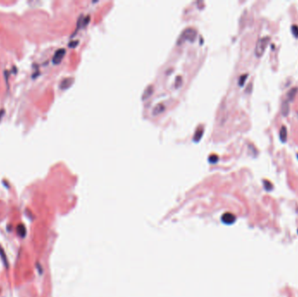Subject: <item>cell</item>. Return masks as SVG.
I'll return each instance as SVG.
<instances>
[{
    "label": "cell",
    "instance_id": "cell-1",
    "mask_svg": "<svg viewBox=\"0 0 298 297\" xmlns=\"http://www.w3.org/2000/svg\"><path fill=\"white\" fill-rule=\"evenodd\" d=\"M197 38V31L194 28L188 27L186 30L182 31L181 34L179 39H178V44H181V42H184L186 40H188L190 42H194Z\"/></svg>",
    "mask_w": 298,
    "mask_h": 297
},
{
    "label": "cell",
    "instance_id": "cell-2",
    "mask_svg": "<svg viewBox=\"0 0 298 297\" xmlns=\"http://www.w3.org/2000/svg\"><path fill=\"white\" fill-rule=\"evenodd\" d=\"M270 40V38L269 37H263L262 38H260L257 43H256V46H255V55L256 57L258 58H261L262 56V54L264 53L265 51V49H266L267 46L268 45V42Z\"/></svg>",
    "mask_w": 298,
    "mask_h": 297
},
{
    "label": "cell",
    "instance_id": "cell-3",
    "mask_svg": "<svg viewBox=\"0 0 298 297\" xmlns=\"http://www.w3.org/2000/svg\"><path fill=\"white\" fill-rule=\"evenodd\" d=\"M65 54V49H63V48L59 49V50L55 52V54H54V56H53V59H52V62H53V64H59V63L61 62V60L63 59Z\"/></svg>",
    "mask_w": 298,
    "mask_h": 297
},
{
    "label": "cell",
    "instance_id": "cell-4",
    "mask_svg": "<svg viewBox=\"0 0 298 297\" xmlns=\"http://www.w3.org/2000/svg\"><path fill=\"white\" fill-rule=\"evenodd\" d=\"M235 216L231 214V213H225L222 216H221V220L223 223L225 224H228V225H230V224H233L234 222L235 221Z\"/></svg>",
    "mask_w": 298,
    "mask_h": 297
},
{
    "label": "cell",
    "instance_id": "cell-5",
    "mask_svg": "<svg viewBox=\"0 0 298 297\" xmlns=\"http://www.w3.org/2000/svg\"><path fill=\"white\" fill-rule=\"evenodd\" d=\"M154 85H150L146 86V87L145 88L144 92H143V94H142V96H141V99L145 100V99L150 98V97L153 95V93H154Z\"/></svg>",
    "mask_w": 298,
    "mask_h": 297
},
{
    "label": "cell",
    "instance_id": "cell-6",
    "mask_svg": "<svg viewBox=\"0 0 298 297\" xmlns=\"http://www.w3.org/2000/svg\"><path fill=\"white\" fill-rule=\"evenodd\" d=\"M165 109H166V106H165V105L164 104H162V103H159V104H157L156 106L153 108V111H152V113H153V115H160V113H162L164 111H165Z\"/></svg>",
    "mask_w": 298,
    "mask_h": 297
},
{
    "label": "cell",
    "instance_id": "cell-7",
    "mask_svg": "<svg viewBox=\"0 0 298 297\" xmlns=\"http://www.w3.org/2000/svg\"><path fill=\"white\" fill-rule=\"evenodd\" d=\"M203 132H204V128L203 126H200L196 129L195 133H194V141L195 142H198L202 139V135H203Z\"/></svg>",
    "mask_w": 298,
    "mask_h": 297
},
{
    "label": "cell",
    "instance_id": "cell-8",
    "mask_svg": "<svg viewBox=\"0 0 298 297\" xmlns=\"http://www.w3.org/2000/svg\"><path fill=\"white\" fill-rule=\"evenodd\" d=\"M89 20H90V16H86V17H83V16H81V17L78 18V27H85L86 25H88Z\"/></svg>",
    "mask_w": 298,
    "mask_h": 297
},
{
    "label": "cell",
    "instance_id": "cell-9",
    "mask_svg": "<svg viewBox=\"0 0 298 297\" xmlns=\"http://www.w3.org/2000/svg\"><path fill=\"white\" fill-rule=\"evenodd\" d=\"M279 136H280V140L282 142H286L287 141V136H288V133H287V128L285 125H282L280 129V133H279Z\"/></svg>",
    "mask_w": 298,
    "mask_h": 297
},
{
    "label": "cell",
    "instance_id": "cell-10",
    "mask_svg": "<svg viewBox=\"0 0 298 297\" xmlns=\"http://www.w3.org/2000/svg\"><path fill=\"white\" fill-rule=\"evenodd\" d=\"M73 78H65L62 82H61V88H62V89H66V88H68L69 86H71V85L73 84Z\"/></svg>",
    "mask_w": 298,
    "mask_h": 297
},
{
    "label": "cell",
    "instance_id": "cell-11",
    "mask_svg": "<svg viewBox=\"0 0 298 297\" xmlns=\"http://www.w3.org/2000/svg\"><path fill=\"white\" fill-rule=\"evenodd\" d=\"M281 111H282V114L283 116H287L289 112V105L287 101H284L282 103V107H281Z\"/></svg>",
    "mask_w": 298,
    "mask_h": 297
},
{
    "label": "cell",
    "instance_id": "cell-12",
    "mask_svg": "<svg viewBox=\"0 0 298 297\" xmlns=\"http://www.w3.org/2000/svg\"><path fill=\"white\" fill-rule=\"evenodd\" d=\"M297 87H295V88H292V89H290L289 91V93H288V94H287V97H288V99L289 100H292V99H294V98H295V96L297 95Z\"/></svg>",
    "mask_w": 298,
    "mask_h": 297
},
{
    "label": "cell",
    "instance_id": "cell-13",
    "mask_svg": "<svg viewBox=\"0 0 298 297\" xmlns=\"http://www.w3.org/2000/svg\"><path fill=\"white\" fill-rule=\"evenodd\" d=\"M17 234L21 236H25V228L24 226H18L17 227Z\"/></svg>",
    "mask_w": 298,
    "mask_h": 297
},
{
    "label": "cell",
    "instance_id": "cell-14",
    "mask_svg": "<svg viewBox=\"0 0 298 297\" xmlns=\"http://www.w3.org/2000/svg\"><path fill=\"white\" fill-rule=\"evenodd\" d=\"M247 78H248V74L241 75V78H240V79H239V85L242 86V85H244V83H245V81H246Z\"/></svg>",
    "mask_w": 298,
    "mask_h": 297
},
{
    "label": "cell",
    "instance_id": "cell-15",
    "mask_svg": "<svg viewBox=\"0 0 298 297\" xmlns=\"http://www.w3.org/2000/svg\"><path fill=\"white\" fill-rule=\"evenodd\" d=\"M291 31H292L293 35H294L296 38H298V26L297 25H292V27H291Z\"/></svg>",
    "mask_w": 298,
    "mask_h": 297
},
{
    "label": "cell",
    "instance_id": "cell-16",
    "mask_svg": "<svg viewBox=\"0 0 298 297\" xmlns=\"http://www.w3.org/2000/svg\"><path fill=\"white\" fill-rule=\"evenodd\" d=\"M263 184H264V187H265V189H266L267 191H269V190L272 189V184H271L269 181L264 180V181H263Z\"/></svg>",
    "mask_w": 298,
    "mask_h": 297
},
{
    "label": "cell",
    "instance_id": "cell-17",
    "mask_svg": "<svg viewBox=\"0 0 298 297\" xmlns=\"http://www.w3.org/2000/svg\"><path fill=\"white\" fill-rule=\"evenodd\" d=\"M209 161H210L211 163H215V162H217V161H218V156H216V155H212V156H210L209 157Z\"/></svg>",
    "mask_w": 298,
    "mask_h": 297
},
{
    "label": "cell",
    "instance_id": "cell-18",
    "mask_svg": "<svg viewBox=\"0 0 298 297\" xmlns=\"http://www.w3.org/2000/svg\"><path fill=\"white\" fill-rule=\"evenodd\" d=\"M0 254H1V256H2V259H3L4 262V263H5V265L7 266V259L4 257V253L3 249L1 248V247H0Z\"/></svg>",
    "mask_w": 298,
    "mask_h": 297
},
{
    "label": "cell",
    "instance_id": "cell-19",
    "mask_svg": "<svg viewBox=\"0 0 298 297\" xmlns=\"http://www.w3.org/2000/svg\"><path fill=\"white\" fill-rule=\"evenodd\" d=\"M297 157H298V155H297Z\"/></svg>",
    "mask_w": 298,
    "mask_h": 297
}]
</instances>
